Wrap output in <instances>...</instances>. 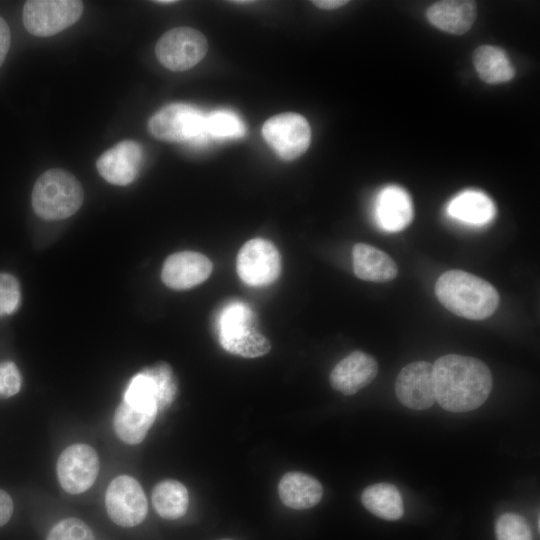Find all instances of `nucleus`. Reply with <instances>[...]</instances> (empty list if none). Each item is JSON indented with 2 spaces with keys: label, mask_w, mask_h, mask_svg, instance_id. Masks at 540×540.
<instances>
[{
  "label": "nucleus",
  "mask_w": 540,
  "mask_h": 540,
  "mask_svg": "<svg viewBox=\"0 0 540 540\" xmlns=\"http://www.w3.org/2000/svg\"><path fill=\"white\" fill-rule=\"evenodd\" d=\"M435 399L450 412H468L489 397L493 378L481 360L458 354L439 357L433 364Z\"/></svg>",
  "instance_id": "1"
},
{
  "label": "nucleus",
  "mask_w": 540,
  "mask_h": 540,
  "mask_svg": "<svg viewBox=\"0 0 540 540\" xmlns=\"http://www.w3.org/2000/svg\"><path fill=\"white\" fill-rule=\"evenodd\" d=\"M435 294L450 312L470 320L490 317L499 304V294L493 285L462 270L444 272L435 284Z\"/></svg>",
  "instance_id": "2"
},
{
  "label": "nucleus",
  "mask_w": 540,
  "mask_h": 540,
  "mask_svg": "<svg viewBox=\"0 0 540 540\" xmlns=\"http://www.w3.org/2000/svg\"><path fill=\"white\" fill-rule=\"evenodd\" d=\"M84 193L80 182L70 172L50 169L36 180L32 191V207L44 220L66 219L82 206Z\"/></svg>",
  "instance_id": "3"
},
{
  "label": "nucleus",
  "mask_w": 540,
  "mask_h": 540,
  "mask_svg": "<svg viewBox=\"0 0 540 540\" xmlns=\"http://www.w3.org/2000/svg\"><path fill=\"white\" fill-rule=\"evenodd\" d=\"M207 114L199 108L173 103L156 112L148 122L152 136L167 142H183L201 147L210 140L206 129Z\"/></svg>",
  "instance_id": "4"
},
{
  "label": "nucleus",
  "mask_w": 540,
  "mask_h": 540,
  "mask_svg": "<svg viewBox=\"0 0 540 540\" xmlns=\"http://www.w3.org/2000/svg\"><path fill=\"white\" fill-rule=\"evenodd\" d=\"M176 392L177 382L171 366L158 362L131 378L122 401L137 409L157 414L172 403Z\"/></svg>",
  "instance_id": "5"
},
{
  "label": "nucleus",
  "mask_w": 540,
  "mask_h": 540,
  "mask_svg": "<svg viewBox=\"0 0 540 540\" xmlns=\"http://www.w3.org/2000/svg\"><path fill=\"white\" fill-rule=\"evenodd\" d=\"M219 340L229 353L256 358L271 349L269 340L253 326V314L243 303L228 305L221 313Z\"/></svg>",
  "instance_id": "6"
},
{
  "label": "nucleus",
  "mask_w": 540,
  "mask_h": 540,
  "mask_svg": "<svg viewBox=\"0 0 540 540\" xmlns=\"http://www.w3.org/2000/svg\"><path fill=\"white\" fill-rule=\"evenodd\" d=\"M82 13V1L29 0L23 7V23L30 34L49 37L75 24Z\"/></svg>",
  "instance_id": "7"
},
{
  "label": "nucleus",
  "mask_w": 540,
  "mask_h": 540,
  "mask_svg": "<svg viewBox=\"0 0 540 540\" xmlns=\"http://www.w3.org/2000/svg\"><path fill=\"white\" fill-rule=\"evenodd\" d=\"M207 40L198 30L176 27L158 40L155 53L158 61L171 71H184L194 67L206 55Z\"/></svg>",
  "instance_id": "8"
},
{
  "label": "nucleus",
  "mask_w": 540,
  "mask_h": 540,
  "mask_svg": "<svg viewBox=\"0 0 540 540\" xmlns=\"http://www.w3.org/2000/svg\"><path fill=\"white\" fill-rule=\"evenodd\" d=\"M105 505L110 519L121 527H134L145 519L148 504L140 483L128 475H120L109 484Z\"/></svg>",
  "instance_id": "9"
},
{
  "label": "nucleus",
  "mask_w": 540,
  "mask_h": 540,
  "mask_svg": "<svg viewBox=\"0 0 540 540\" xmlns=\"http://www.w3.org/2000/svg\"><path fill=\"white\" fill-rule=\"evenodd\" d=\"M281 270V257L275 245L263 238L246 242L237 256V273L250 286L274 282Z\"/></svg>",
  "instance_id": "10"
},
{
  "label": "nucleus",
  "mask_w": 540,
  "mask_h": 540,
  "mask_svg": "<svg viewBox=\"0 0 540 540\" xmlns=\"http://www.w3.org/2000/svg\"><path fill=\"white\" fill-rule=\"evenodd\" d=\"M262 134L284 160H293L302 155L311 139L307 120L295 113H283L268 119L263 125Z\"/></svg>",
  "instance_id": "11"
},
{
  "label": "nucleus",
  "mask_w": 540,
  "mask_h": 540,
  "mask_svg": "<svg viewBox=\"0 0 540 540\" xmlns=\"http://www.w3.org/2000/svg\"><path fill=\"white\" fill-rule=\"evenodd\" d=\"M98 473V454L87 444L70 445L58 458V481L69 494H80L88 490L94 484Z\"/></svg>",
  "instance_id": "12"
},
{
  "label": "nucleus",
  "mask_w": 540,
  "mask_h": 540,
  "mask_svg": "<svg viewBox=\"0 0 540 540\" xmlns=\"http://www.w3.org/2000/svg\"><path fill=\"white\" fill-rule=\"evenodd\" d=\"M398 400L413 410L430 408L435 399L433 365L427 361H415L404 366L395 382Z\"/></svg>",
  "instance_id": "13"
},
{
  "label": "nucleus",
  "mask_w": 540,
  "mask_h": 540,
  "mask_svg": "<svg viewBox=\"0 0 540 540\" xmlns=\"http://www.w3.org/2000/svg\"><path fill=\"white\" fill-rule=\"evenodd\" d=\"M142 160L141 145L133 140H123L101 154L96 167L108 183L125 186L136 179Z\"/></svg>",
  "instance_id": "14"
},
{
  "label": "nucleus",
  "mask_w": 540,
  "mask_h": 540,
  "mask_svg": "<svg viewBox=\"0 0 540 540\" xmlns=\"http://www.w3.org/2000/svg\"><path fill=\"white\" fill-rule=\"evenodd\" d=\"M212 269V262L205 255L194 251H182L170 255L165 260L161 278L166 286L183 290L204 282Z\"/></svg>",
  "instance_id": "15"
},
{
  "label": "nucleus",
  "mask_w": 540,
  "mask_h": 540,
  "mask_svg": "<svg viewBox=\"0 0 540 540\" xmlns=\"http://www.w3.org/2000/svg\"><path fill=\"white\" fill-rule=\"evenodd\" d=\"M378 372L376 359L362 351H354L332 369L331 386L344 395H353L369 385Z\"/></svg>",
  "instance_id": "16"
},
{
  "label": "nucleus",
  "mask_w": 540,
  "mask_h": 540,
  "mask_svg": "<svg viewBox=\"0 0 540 540\" xmlns=\"http://www.w3.org/2000/svg\"><path fill=\"white\" fill-rule=\"evenodd\" d=\"M377 224L385 231L398 232L413 219V206L409 194L401 187L390 185L377 195L374 206Z\"/></svg>",
  "instance_id": "17"
},
{
  "label": "nucleus",
  "mask_w": 540,
  "mask_h": 540,
  "mask_svg": "<svg viewBox=\"0 0 540 540\" xmlns=\"http://www.w3.org/2000/svg\"><path fill=\"white\" fill-rule=\"evenodd\" d=\"M352 259L355 275L365 281L388 282L398 274L394 260L387 253L369 244H355Z\"/></svg>",
  "instance_id": "18"
},
{
  "label": "nucleus",
  "mask_w": 540,
  "mask_h": 540,
  "mask_svg": "<svg viewBox=\"0 0 540 540\" xmlns=\"http://www.w3.org/2000/svg\"><path fill=\"white\" fill-rule=\"evenodd\" d=\"M429 22L447 33H466L476 18V4L466 0L439 1L431 5L426 13Z\"/></svg>",
  "instance_id": "19"
},
{
  "label": "nucleus",
  "mask_w": 540,
  "mask_h": 540,
  "mask_svg": "<svg viewBox=\"0 0 540 540\" xmlns=\"http://www.w3.org/2000/svg\"><path fill=\"white\" fill-rule=\"evenodd\" d=\"M282 503L292 509L303 510L317 505L323 495L321 483L313 476L302 472H288L278 485Z\"/></svg>",
  "instance_id": "20"
},
{
  "label": "nucleus",
  "mask_w": 540,
  "mask_h": 540,
  "mask_svg": "<svg viewBox=\"0 0 540 540\" xmlns=\"http://www.w3.org/2000/svg\"><path fill=\"white\" fill-rule=\"evenodd\" d=\"M447 213L453 219L466 224L484 225L494 218L496 208L483 192L466 190L449 202Z\"/></svg>",
  "instance_id": "21"
},
{
  "label": "nucleus",
  "mask_w": 540,
  "mask_h": 540,
  "mask_svg": "<svg viewBox=\"0 0 540 540\" xmlns=\"http://www.w3.org/2000/svg\"><path fill=\"white\" fill-rule=\"evenodd\" d=\"M363 506L384 520H398L404 514L402 496L390 483H377L366 487L361 495Z\"/></svg>",
  "instance_id": "22"
},
{
  "label": "nucleus",
  "mask_w": 540,
  "mask_h": 540,
  "mask_svg": "<svg viewBox=\"0 0 540 540\" xmlns=\"http://www.w3.org/2000/svg\"><path fill=\"white\" fill-rule=\"evenodd\" d=\"M473 64L479 77L488 84L510 81L515 74L506 52L493 45H482L473 54Z\"/></svg>",
  "instance_id": "23"
},
{
  "label": "nucleus",
  "mask_w": 540,
  "mask_h": 540,
  "mask_svg": "<svg viewBox=\"0 0 540 540\" xmlns=\"http://www.w3.org/2000/svg\"><path fill=\"white\" fill-rule=\"evenodd\" d=\"M157 414L146 412L121 401L114 415L117 436L130 445L139 444L153 425Z\"/></svg>",
  "instance_id": "24"
},
{
  "label": "nucleus",
  "mask_w": 540,
  "mask_h": 540,
  "mask_svg": "<svg viewBox=\"0 0 540 540\" xmlns=\"http://www.w3.org/2000/svg\"><path fill=\"white\" fill-rule=\"evenodd\" d=\"M152 504L156 512L164 519L181 518L188 509V491L177 480H163L152 491Z\"/></svg>",
  "instance_id": "25"
},
{
  "label": "nucleus",
  "mask_w": 540,
  "mask_h": 540,
  "mask_svg": "<svg viewBox=\"0 0 540 540\" xmlns=\"http://www.w3.org/2000/svg\"><path fill=\"white\" fill-rule=\"evenodd\" d=\"M206 129L210 139L229 140L244 136L241 118L231 110L220 109L207 114Z\"/></svg>",
  "instance_id": "26"
},
{
  "label": "nucleus",
  "mask_w": 540,
  "mask_h": 540,
  "mask_svg": "<svg viewBox=\"0 0 540 540\" xmlns=\"http://www.w3.org/2000/svg\"><path fill=\"white\" fill-rule=\"evenodd\" d=\"M497 540H533L528 523L519 514L504 513L495 523Z\"/></svg>",
  "instance_id": "27"
},
{
  "label": "nucleus",
  "mask_w": 540,
  "mask_h": 540,
  "mask_svg": "<svg viewBox=\"0 0 540 540\" xmlns=\"http://www.w3.org/2000/svg\"><path fill=\"white\" fill-rule=\"evenodd\" d=\"M46 540H95V537L82 520L66 518L51 528Z\"/></svg>",
  "instance_id": "28"
},
{
  "label": "nucleus",
  "mask_w": 540,
  "mask_h": 540,
  "mask_svg": "<svg viewBox=\"0 0 540 540\" xmlns=\"http://www.w3.org/2000/svg\"><path fill=\"white\" fill-rule=\"evenodd\" d=\"M21 300L17 279L8 273H0V317L14 313Z\"/></svg>",
  "instance_id": "29"
},
{
  "label": "nucleus",
  "mask_w": 540,
  "mask_h": 540,
  "mask_svg": "<svg viewBox=\"0 0 540 540\" xmlns=\"http://www.w3.org/2000/svg\"><path fill=\"white\" fill-rule=\"evenodd\" d=\"M22 377L11 361L0 362V399H7L20 391Z\"/></svg>",
  "instance_id": "30"
},
{
  "label": "nucleus",
  "mask_w": 540,
  "mask_h": 540,
  "mask_svg": "<svg viewBox=\"0 0 540 540\" xmlns=\"http://www.w3.org/2000/svg\"><path fill=\"white\" fill-rule=\"evenodd\" d=\"M10 42V29L6 21L0 16V66L3 64L9 51Z\"/></svg>",
  "instance_id": "31"
},
{
  "label": "nucleus",
  "mask_w": 540,
  "mask_h": 540,
  "mask_svg": "<svg viewBox=\"0 0 540 540\" xmlns=\"http://www.w3.org/2000/svg\"><path fill=\"white\" fill-rule=\"evenodd\" d=\"M13 514V501L10 495L0 489V526L6 524Z\"/></svg>",
  "instance_id": "32"
},
{
  "label": "nucleus",
  "mask_w": 540,
  "mask_h": 540,
  "mask_svg": "<svg viewBox=\"0 0 540 540\" xmlns=\"http://www.w3.org/2000/svg\"><path fill=\"white\" fill-rule=\"evenodd\" d=\"M312 3L315 4L317 7L321 8V9L332 10V9H337L339 7L344 6L345 4L348 3V1H344V0H318V1H313Z\"/></svg>",
  "instance_id": "33"
},
{
  "label": "nucleus",
  "mask_w": 540,
  "mask_h": 540,
  "mask_svg": "<svg viewBox=\"0 0 540 540\" xmlns=\"http://www.w3.org/2000/svg\"><path fill=\"white\" fill-rule=\"evenodd\" d=\"M176 1H173V0H159V1H156V3H159V4H172V3H175Z\"/></svg>",
  "instance_id": "34"
}]
</instances>
